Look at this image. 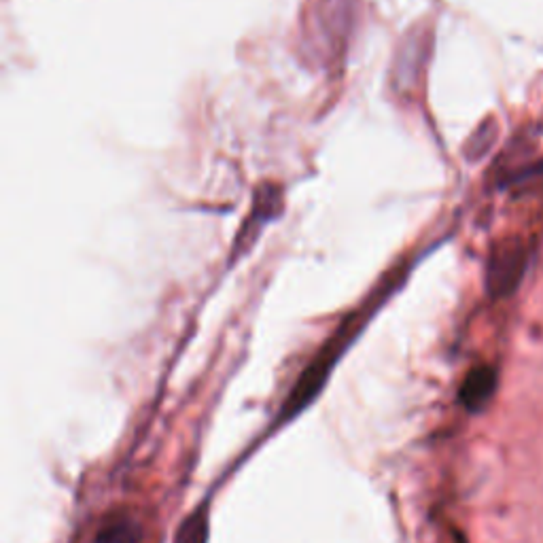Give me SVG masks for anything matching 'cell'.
I'll return each mask as SVG.
<instances>
[{"instance_id":"6da1fadb","label":"cell","mask_w":543,"mask_h":543,"mask_svg":"<svg viewBox=\"0 0 543 543\" xmlns=\"http://www.w3.org/2000/svg\"><path fill=\"white\" fill-rule=\"evenodd\" d=\"M404 274H406V266H401L393 270L387 278H382L380 287L367 297L357 310L350 312L348 317L338 325L334 334L327 338V342L321 346L319 353L314 355V359L308 363L302 376L293 384V389L289 397L283 401V406H280V414H278L280 425L289 423V420L300 416L304 410L310 408L312 401L321 395L331 372H334L336 363L342 359V355L350 348V344L357 340V336L361 334L367 321L374 317V312L387 302V297L399 287L401 280H404Z\"/></svg>"},{"instance_id":"7a4b0ae2","label":"cell","mask_w":543,"mask_h":543,"mask_svg":"<svg viewBox=\"0 0 543 543\" xmlns=\"http://www.w3.org/2000/svg\"><path fill=\"white\" fill-rule=\"evenodd\" d=\"M524 268H527V251L516 238L497 242L490 251L486 287L493 297H507L520 285Z\"/></svg>"},{"instance_id":"3957f363","label":"cell","mask_w":543,"mask_h":543,"mask_svg":"<svg viewBox=\"0 0 543 543\" xmlns=\"http://www.w3.org/2000/svg\"><path fill=\"white\" fill-rule=\"evenodd\" d=\"M280 210H283V189H280L278 185H272V183L259 185L255 191V198H253L251 215L247 221H244L242 230L234 242L232 259H236V257L240 259L253 247V242L261 234V230H264L270 221H274L280 215Z\"/></svg>"},{"instance_id":"277c9868","label":"cell","mask_w":543,"mask_h":543,"mask_svg":"<svg viewBox=\"0 0 543 543\" xmlns=\"http://www.w3.org/2000/svg\"><path fill=\"white\" fill-rule=\"evenodd\" d=\"M495 389H497L495 370L488 365H480V367H474V370H471L467 378L463 380L459 399L469 412H478L488 404V399L493 397Z\"/></svg>"},{"instance_id":"5b68a950","label":"cell","mask_w":543,"mask_h":543,"mask_svg":"<svg viewBox=\"0 0 543 543\" xmlns=\"http://www.w3.org/2000/svg\"><path fill=\"white\" fill-rule=\"evenodd\" d=\"M140 524L126 512L111 514L102 522L94 543H138Z\"/></svg>"},{"instance_id":"8992f818","label":"cell","mask_w":543,"mask_h":543,"mask_svg":"<svg viewBox=\"0 0 543 543\" xmlns=\"http://www.w3.org/2000/svg\"><path fill=\"white\" fill-rule=\"evenodd\" d=\"M208 533H210V512L208 505L202 503L181 522L174 543H206Z\"/></svg>"}]
</instances>
